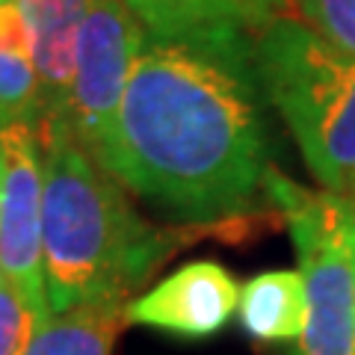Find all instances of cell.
<instances>
[{
  "label": "cell",
  "instance_id": "obj_2",
  "mask_svg": "<svg viewBox=\"0 0 355 355\" xmlns=\"http://www.w3.org/2000/svg\"><path fill=\"white\" fill-rule=\"evenodd\" d=\"M44 198L42 254L51 314L89 302H130L169 240L137 210L128 190L62 125L39 130Z\"/></svg>",
  "mask_w": 355,
  "mask_h": 355
},
{
  "label": "cell",
  "instance_id": "obj_8",
  "mask_svg": "<svg viewBox=\"0 0 355 355\" xmlns=\"http://www.w3.org/2000/svg\"><path fill=\"white\" fill-rule=\"evenodd\" d=\"M148 36L193 44H254L291 0H121Z\"/></svg>",
  "mask_w": 355,
  "mask_h": 355
},
{
  "label": "cell",
  "instance_id": "obj_7",
  "mask_svg": "<svg viewBox=\"0 0 355 355\" xmlns=\"http://www.w3.org/2000/svg\"><path fill=\"white\" fill-rule=\"evenodd\" d=\"M240 305V287L216 261H193L166 275L148 293L130 299L121 320L178 338H210L228 326Z\"/></svg>",
  "mask_w": 355,
  "mask_h": 355
},
{
  "label": "cell",
  "instance_id": "obj_16",
  "mask_svg": "<svg viewBox=\"0 0 355 355\" xmlns=\"http://www.w3.org/2000/svg\"><path fill=\"white\" fill-rule=\"evenodd\" d=\"M3 184H6V154L0 146V210H3Z\"/></svg>",
  "mask_w": 355,
  "mask_h": 355
},
{
  "label": "cell",
  "instance_id": "obj_1",
  "mask_svg": "<svg viewBox=\"0 0 355 355\" xmlns=\"http://www.w3.org/2000/svg\"><path fill=\"white\" fill-rule=\"evenodd\" d=\"M254 44L146 33L98 163L166 216L219 225L254 214L272 175Z\"/></svg>",
  "mask_w": 355,
  "mask_h": 355
},
{
  "label": "cell",
  "instance_id": "obj_14",
  "mask_svg": "<svg viewBox=\"0 0 355 355\" xmlns=\"http://www.w3.org/2000/svg\"><path fill=\"white\" fill-rule=\"evenodd\" d=\"M39 326L42 320L27 299L12 284L0 282V355H27Z\"/></svg>",
  "mask_w": 355,
  "mask_h": 355
},
{
  "label": "cell",
  "instance_id": "obj_13",
  "mask_svg": "<svg viewBox=\"0 0 355 355\" xmlns=\"http://www.w3.org/2000/svg\"><path fill=\"white\" fill-rule=\"evenodd\" d=\"M291 9L320 39L355 57V0H291Z\"/></svg>",
  "mask_w": 355,
  "mask_h": 355
},
{
  "label": "cell",
  "instance_id": "obj_4",
  "mask_svg": "<svg viewBox=\"0 0 355 355\" xmlns=\"http://www.w3.org/2000/svg\"><path fill=\"white\" fill-rule=\"evenodd\" d=\"M266 198L293 237L308 296L291 355H355V193L308 190L272 169Z\"/></svg>",
  "mask_w": 355,
  "mask_h": 355
},
{
  "label": "cell",
  "instance_id": "obj_12",
  "mask_svg": "<svg viewBox=\"0 0 355 355\" xmlns=\"http://www.w3.org/2000/svg\"><path fill=\"white\" fill-rule=\"evenodd\" d=\"M39 110V77L33 60L0 53V130L15 121L36 125Z\"/></svg>",
  "mask_w": 355,
  "mask_h": 355
},
{
  "label": "cell",
  "instance_id": "obj_9",
  "mask_svg": "<svg viewBox=\"0 0 355 355\" xmlns=\"http://www.w3.org/2000/svg\"><path fill=\"white\" fill-rule=\"evenodd\" d=\"M18 6L30 30L33 69L39 77L36 130H44L65 119L74 80L77 33L89 0H18Z\"/></svg>",
  "mask_w": 355,
  "mask_h": 355
},
{
  "label": "cell",
  "instance_id": "obj_11",
  "mask_svg": "<svg viewBox=\"0 0 355 355\" xmlns=\"http://www.w3.org/2000/svg\"><path fill=\"white\" fill-rule=\"evenodd\" d=\"M125 302L104 299L71 308L65 314H51L36 329L27 355H113V340Z\"/></svg>",
  "mask_w": 355,
  "mask_h": 355
},
{
  "label": "cell",
  "instance_id": "obj_5",
  "mask_svg": "<svg viewBox=\"0 0 355 355\" xmlns=\"http://www.w3.org/2000/svg\"><path fill=\"white\" fill-rule=\"evenodd\" d=\"M146 27L121 0H89L74 53V80L60 125L98 160L113 130Z\"/></svg>",
  "mask_w": 355,
  "mask_h": 355
},
{
  "label": "cell",
  "instance_id": "obj_6",
  "mask_svg": "<svg viewBox=\"0 0 355 355\" xmlns=\"http://www.w3.org/2000/svg\"><path fill=\"white\" fill-rule=\"evenodd\" d=\"M0 146L6 154L3 210H0V275L27 299L44 323L51 317V308L42 254L44 169L39 130L33 121H15L0 130Z\"/></svg>",
  "mask_w": 355,
  "mask_h": 355
},
{
  "label": "cell",
  "instance_id": "obj_3",
  "mask_svg": "<svg viewBox=\"0 0 355 355\" xmlns=\"http://www.w3.org/2000/svg\"><path fill=\"white\" fill-rule=\"evenodd\" d=\"M254 69L320 187L355 193V57L284 15L254 42Z\"/></svg>",
  "mask_w": 355,
  "mask_h": 355
},
{
  "label": "cell",
  "instance_id": "obj_15",
  "mask_svg": "<svg viewBox=\"0 0 355 355\" xmlns=\"http://www.w3.org/2000/svg\"><path fill=\"white\" fill-rule=\"evenodd\" d=\"M0 53L33 60V42L18 0H0Z\"/></svg>",
  "mask_w": 355,
  "mask_h": 355
},
{
  "label": "cell",
  "instance_id": "obj_10",
  "mask_svg": "<svg viewBox=\"0 0 355 355\" xmlns=\"http://www.w3.org/2000/svg\"><path fill=\"white\" fill-rule=\"evenodd\" d=\"M240 323L263 343L299 340L308 323L305 279L299 270H266L240 287Z\"/></svg>",
  "mask_w": 355,
  "mask_h": 355
}]
</instances>
